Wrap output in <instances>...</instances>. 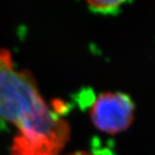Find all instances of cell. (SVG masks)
I'll return each mask as SVG.
<instances>
[{
	"label": "cell",
	"instance_id": "cell-1",
	"mask_svg": "<svg viewBox=\"0 0 155 155\" xmlns=\"http://www.w3.org/2000/svg\"><path fill=\"white\" fill-rule=\"evenodd\" d=\"M0 120L19 131L12 155H58L70 135L68 121L48 107L33 77L16 69L5 49H0Z\"/></svg>",
	"mask_w": 155,
	"mask_h": 155
},
{
	"label": "cell",
	"instance_id": "cell-2",
	"mask_svg": "<svg viewBox=\"0 0 155 155\" xmlns=\"http://www.w3.org/2000/svg\"><path fill=\"white\" fill-rule=\"evenodd\" d=\"M134 112V103L127 94L105 93L98 95L93 103L90 116L98 130L114 135L131 125Z\"/></svg>",
	"mask_w": 155,
	"mask_h": 155
},
{
	"label": "cell",
	"instance_id": "cell-3",
	"mask_svg": "<svg viewBox=\"0 0 155 155\" xmlns=\"http://www.w3.org/2000/svg\"><path fill=\"white\" fill-rule=\"evenodd\" d=\"M88 8L94 13L98 14H117L125 1H89Z\"/></svg>",
	"mask_w": 155,
	"mask_h": 155
}]
</instances>
